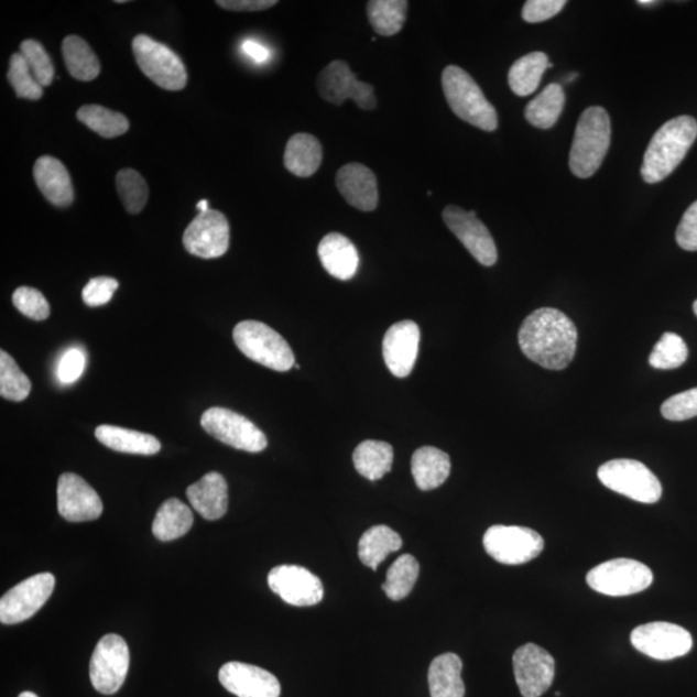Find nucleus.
<instances>
[{
    "mask_svg": "<svg viewBox=\"0 0 697 697\" xmlns=\"http://www.w3.org/2000/svg\"><path fill=\"white\" fill-rule=\"evenodd\" d=\"M519 341L530 361L546 370L560 371L575 357L577 329L565 313L554 307H542L524 319Z\"/></svg>",
    "mask_w": 697,
    "mask_h": 697,
    "instance_id": "obj_1",
    "label": "nucleus"
},
{
    "mask_svg": "<svg viewBox=\"0 0 697 697\" xmlns=\"http://www.w3.org/2000/svg\"><path fill=\"white\" fill-rule=\"evenodd\" d=\"M697 138V122L684 116L671 119L654 134L644 154L641 175L647 184L668 177L685 160Z\"/></svg>",
    "mask_w": 697,
    "mask_h": 697,
    "instance_id": "obj_2",
    "label": "nucleus"
},
{
    "mask_svg": "<svg viewBox=\"0 0 697 697\" xmlns=\"http://www.w3.org/2000/svg\"><path fill=\"white\" fill-rule=\"evenodd\" d=\"M611 142L609 112L601 107H591L582 112L576 126L569 168L580 178L593 176L605 160Z\"/></svg>",
    "mask_w": 697,
    "mask_h": 697,
    "instance_id": "obj_3",
    "label": "nucleus"
},
{
    "mask_svg": "<svg viewBox=\"0 0 697 697\" xmlns=\"http://www.w3.org/2000/svg\"><path fill=\"white\" fill-rule=\"evenodd\" d=\"M442 87H444L449 108L464 122L487 132L498 129L497 109L486 99L476 80L461 67L447 66L442 74Z\"/></svg>",
    "mask_w": 697,
    "mask_h": 697,
    "instance_id": "obj_4",
    "label": "nucleus"
},
{
    "mask_svg": "<svg viewBox=\"0 0 697 697\" xmlns=\"http://www.w3.org/2000/svg\"><path fill=\"white\" fill-rule=\"evenodd\" d=\"M232 339L247 358L266 369L286 372L295 364L294 351L288 342L261 322H241L232 331Z\"/></svg>",
    "mask_w": 697,
    "mask_h": 697,
    "instance_id": "obj_5",
    "label": "nucleus"
},
{
    "mask_svg": "<svg viewBox=\"0 0 697 697\" xmlns=\"http://www.w3.org/2000/svg\"><path fill=\"white\" fill-rule=\"evenodd\" d=\"M597 475L607 489L642 504H655L662 499L661 481L641 461L629 459L607 461L598 469Z\"/></svg>",
    "mask_w": 697,
    "mask_h": 697,
    "instance_id": "obj_6",
    "label": "nucleus"
},
{
    "mask_svg": "<svg viewBox=\"0 0 697 697\" xmlns=\"http://www.w3.org/2000/svg\"><path fill=\"white\" fill-rule=\"evenodd\" d=\"M134 58L150 80L167 91H182L187 81L185 66L174 51L152 37L140 34L132 42Z\"/></svg>",
    "mask_w": 697,
    "mask_h": 697,
    "instance_id": "obj_7",
    "label": "nucleus"
},
{
    "mask_svg": "<svg viewBox=\"0 0 697 697\" xmlns=\"http://www.w3.org/2000/svg\"><path fill=\"white\" fill-rule=\"evenodd\" d=\"M654 574L639 560L619 558L605 562L590 569L588 586L598 593L609 597H627L641 593L650 588Z\"/></svg>",
    "mask_w": 697,
    "mask_h": 697,
    "instance_id": "obj_8",
    "label": "nucleus"
},
{
    "mask_svg": "<svg viewBox=\"0 0 697 697\" xmlns=\"http://www.w3.org/2000/svg\"><path fill=\"white\" fill-rule=\"evenodd\" d=\"M483 545L487 554L499 564L519 566L538 557L545 543L534 530L497 524L486 531Z\"/></svg>",
    "mask_w": 697,
    "mask_h": 697,
    "instance_id": "obj_9",
    "label": "nucleus"
},
{
    "mask_svg": "<svg viewBox=\"0 0 697 697\" xmlns=\"http://www.w3.org/2000/svg\"><path fill=\"white\" fill-rule=\"evenodd\" d=\"M200 425L217 440L241 451L258 454L268 447L265 434L251 420L228 409H208L202 415Z\"/></svg>",
    "mask_w": 697,
    "mask_h": 697,
    "instance_id": "obj_10",
    "label": "nucleus"
},
{
    "mask_svg": "<svg viewBox=\"0 0 697 697\" xmlns=\"http://www.w3.org/2000/svg\"><path fill=\"white\" fill-rule=\"evenodd\" d=\"M130 669V649L122 636H102L89 664V677L96 691L112 695L124 684Z\"/></svg>",
    "mask_w": 697,
    "mask_h": 697,
    "instance_id": "obj_11",
    "label": "nucleus"
},
{
    "mask_svg": "<svg viewBox=\"0 0 697 697\" xmlns=\"http://www.w3.org/2000/svg\"><path fill=\"white\" fill-rule=\"evenodd\" d=\"M56 586L55 576L37 574L18 584L0 599V621L6 625L22 623L47 603Z\"/></svg>",
    "mask_w": 697,
    "mask_h": 697,
    "instance_id": "obj_12",
    "label": "nucleus"
},
{
    "mask_svg": "<svg viewBox=\"0 0 697 697\" xmlns=\"http://www.w3.org/2000/svg\"><path fill=\"white\" fill-rule=\"evenodd\" d=\"M317 87L322 99L336 107L347 100H353L363 110H373L378 105L373 86L359 80L341 59H335L320 72Z\"/></svg>",
    "mask_w": 697,
    "mask_h": 697,
    "instance_id": "obj_13",
    "label": "nucleus"
},
{
    "mask_svg": "<svg viewBox=\"0 0 697 697\" xmlns=\"http://www.w3.org/2000/svg\"><path fill=\"white\" fill-rule=\"evenodd\" d=\"M631 641L636 651L662 662L687 655L694 644L685 628L665 621L636 627Z\"/></svg>",
    "mask_w": 697,
    "mask_h": 697,
    "instance_id": "obj_14",
    "label": "nucleus"
},
{
    "mask_svg": "<svg viewBox=\"0 0 697 697\" xmlns=\"http://www.w3.org/2000/svg\"><path fill=\"white\" fill-rule=\"evenodd\" d=\"M185 250L202 259H217L229 250L230 227L227 217L216 209L199 213L183 238Z\"/></svg>",
    "mask_w": 697,
    "mask_h": 697,
    "instance_id": "obj_15",
    "label": "nucleus"
},
{
    "mask_svg": "<svg viewBox=\"0 0 697 697\" xmlns=\"http://www.w3.org/2000/svg\"><path fill=\"white\" fill-rule=\"evenodd\" d=\"M447 228L454 232L479 264L493 266L498 261V249L486 225L478 220L475 211H465L457 206H447L442 214Z\"/></svg>",
    "mask_w": 697,
    "mask_h": 697,
    "instance_id": "obj_16",
    "label": "nucleus"
},
{
    "mask_svg": "<svg viewBox=\"0 0 697 697\" xmlns=\"http://www.w3.org/2000/svg\"><path fill=\"white\" fill-rule=\"evenodd\" d=\"M513 668L523 697H540L551 688L556 676V662L548 651L527 643L514 652Z\"/></svg>",
    "mask_w": 697,
    "mask_h": 697,
    "instance_id": "obj_17",
    "label": "nucleus"
},
{
    "mask_svg": "<svg viewBox=\"0 0 697 697\" xmlns=\"http://www.w3.org/2000/svg\"><path fill=\"white\" fill-rule=\"evenodd\" d=\"M268 584L275 595L291 606H316L325 596L319 577L300 566L274 567L268 575Z\"/></svg>",
    "mask_w": 697,
    "mask_h": 697,
    "instance_id": "obj_18",
    "label": "nucleus"
},
{
    "mask_svg": "<svg viewBox=\"0 0 697 697\" xmlns=\"http://www.w3.org/2000/svg\"><path fill=\"white\" fill-rule=\"evenodd\" d=\"M57 508L64 520L75 523L100 519L104 511L99 493L74 473H64L58 479Z\"/></svg>",
    "mask_w": 697,
    "mask_h": 697,
    "instance_id": "obj_19",
    "label": "nucleus"
},
{
    "mask_svg": "<svg viewBox=\"0 0 697 697\" xmlns=\"http://www.w3.org/2000/svg\"><path fill=\"white\" fill-rule=\"evenodd\" d=\"M420 348V328L412 320H402L388 329L382 355L395 378H407L414 370Z\"/></svg>",
    "mask_w": 697,
    "mask_h": 697,
    "instance_id": "obj_20",
    "label": "nucleus"
},
{
    "mask_svg": "<svg viewBox=\"0 0 697 697\" xmlns=\"http://www.w3.org/2000/svg\"><path fill=\"white\" fill-rule=\"evenodd\" d=\"M220 684L238 697H280V680L259 666L231 662L219 673Z\"/></svg>",
    "mask_w": 697,
    "mask_h": 697,
    "instance_id": "obj_21",
    "label": "nucleus"
},
{
    "mask_svg": "<svg viewBox=\"0 0 697 697\" xmlns=\"http://www.w3.org/2000/svg\"><path fill=\"white\" fill-rule=\"evenodd\" d=\"M336 186L348 205L359 211L371 213L379 205L378 179L361 163H349L337 172Z\"/></svg>",
    "mask_w": 697,
    "mask_h": 697,
    "instance_id": "obj_22",
    "label": "nucleus"
},
{
    "mask_svg": "<svg viewBox=\"0 0 697 697\" xmlns=\"http://www.w3.org/2000/svg\"><path fill=\"white\" fill-rule=\"evenodd\" d=\"M186 497L205 520H220L228 512V483L216 471L207 473L198 482L187 487Z\"/></svg>",
    "mask_w": 697,
    "mask_h": 697,
    "instance_id": "obj_23",
    "label": "nucleus"
},
{
    "mask_svg": "<svg viewBox=\"0 0 697 697\" xmlns=\"http://www.w3.org/2000/svg\"><path fill=\"white\" fill-rule=\"evenodd\" d=\"M318 257L328 274L340 281H349L358 272L359 253L349 238L340 232H329L318 246Z\"/></svg>",
    "mask_w": 697,
    "mask_h": 697,
    "instance_id": "obj_24",
    "label": "nucleus"
},
{
    "mask_svg": "<svg viewBox=\"0 0 697 697\" xmlns=\"http://www.w3.org/2000/svg\"><path fill=\"white\" fill-rule=\"evenodd\" d=\"M34 178L52 205L64 208L73 204L74 189L69 172L54 156L44 155L35 162Z\"/></svg>",
    "mask_w": 697,
    "mask_h": 697,
    "instance_id": "obj_25",
    "label": "nucleus"
},
{
    "mask_svg": "<svg viewBox=\"0 0 697 697\" xmlns=\"http://www.w3.org/2000/svg\"><path fill=\"white\" fill-rule=\"evenodd\" d=\"M411 470L420 490H436L451 473V460L440 449L426 446L418 448L412 456Z\"/></svg>",
    "mask_w": 697,
    "mask_h": 697,
    "instance_id": "obj_26",
    "label": "nucleus"
},
{
    "mask_svg": "<svg viewBox=\"0 0 697 697\" xmlns=\"http://www.w3.org/2000/svg\"><path fill=\"white\" fill-rule=\"evenodd\" d=\"M95 436L104 446L122 454L152 456L162 448L161 442L154 436L119 426L101 425Z\"/></svg>",
    "mask_w": 697,
    "mask_h": 697,
    "instance_id": "obj_27",
    "label": "nucleus"
},
{
    "mask_svg": "<svg viewBox=\"0 0 697 697\" xmlns=\"http://www.w3.org/2000/svg\"><path fill=\"white\" fill-rule=\"evenodd\" d=\"M324 150L320 142L309 133H296L284 152V166L298 177H311L318 171Z\"/></svg>",
    "mask_w": 697,
    "mask_h": 697,
    "instance_id": "obj_28",
    "label": "nucleus"
},
{
    "mask_svg": "<svg viewBox=\"0 0 697 697\" xmlns=\"http://www.w3.org/2000/svg\"><path fill=\"white\" fill-rule=\"evenodd\" d=\"M461 672V658L453 652L434 658L428 673L431 696L464 697L465 685Z\"/></svg>",
    "mask_w": 697,
    "mask_h": 697,
    "instance_id": "obj_29",
    "label": "nucleus"
},
{
    "mask_svg": "<svg viewBox=\"0 0 697 697\" xmlns=\"http://www.w3.org/2000/svg\"><path fill=\"white\" fill-rule=\"evenodd\" d=\"M402 538L391 527L380 524L367 530L359 540L358 556L362 564L377 571L378 567L386 559L389 554L402 548Z\"/></svg>",
    "mask_w": 697,
    "mask_h": 697,
    "instance_id": "obj_30",
    "label": "nucleus"
},
{
    "mask_svg": "<svg viewBox=\"0 0 697 697\" xmlns=\"http://www.w3.org/2000/svg\"><path fill=\"white\" fill-rule=\"evenodd\" d=\"M194 516L190 508L178 499L164 501L153 522V534L161 542H172L190 531Z\"/></svg>",
    "mask_w": 697,
    "mask_h": 697,
    "instance_id": "obj_31",
    "label": "nucleus"
},
{
    "mask_svg": "<svg viewBox=\"0 0 697 697\" xmlns=\"http://www.w3.org/2000/svg\"><path fill=\"white\" fill-rule=\"evenodd\" d=\"M393 459V447L381 440H364L353 454L358 473L370 481H379L389 473L392 470Z\"/></svg>",
    "mask_w": 697,
    "mask_h": 697,
    "instance_id": "obj_32",
    "label": "nucleus"
},
{
    "mask_svg": "<svg viewBox=\"0 0 697 697\" xmlns=\"http://www.w3.org/2000/svg\"><path fill=\"white\" fill-rule=\"evenodd\" d=\"M549 64V58L544 52H532V54L516 59L508 75L512 91L520 97L534 94Z\"/></svg>",
    "mask_w": 697,
    "mask_h": 697,
    "instance_id": "obj_33",
    "label": "nucleus"
},
{
    "mask_svg": "<svg viewBox=\"0 0 697 697\" xmlns=\"http://www.w3.org/2000/svg\"><path fill=\"white\" fill-rule=\"evenodd\" d=\"M566 96L560 85L552 84L527 104L524 116L537 129L549 130L564 111Z\"/></svg>",
    "mask_w": 697,
    "mask_h": 697,
    "instance_id": "obj_34",
    "label": "nucleus"
},
{
    "mask_svg": "<svg viewBox=\"0 0 697 697\" xmlns=\"http://www.w3.org/2000/svg\"><path fill=\"white\" fill-rule=\"evenodd\" d=\"M63 56L72 77L81 81L99 77L101 66L89 44L78 35L66 36L63 42Z\"/></svg>",
    "mask_w": 697,
    "mask_h": 697,
    "instance_id": "obj_35",
    "label": "nucleus"
},
{
    "mask_svg": "<svg viewBox=\"0 0 697 697\" xmlns=\"http://www.w3.org/2000/svg\"><path fill=\"white\" fill-rule=\"evenodd\" d=\"M409 2L406 0H371L367 4V14L371 25L381 36L399 34L406 21Z\"/></svg>",
    "mask_w": 697,
    "mask_h": 697,
    "instance_id": "obj_36",
    "label": "nucleus"
},
{
    "mask_svg": "<svg viewBox=\"0 0 697 697\" xmlns=\"http://www.w3.org/2000/svg\"><path fill=\"white\" fill-rule=\"evenodd\" d=\"M77 118L89 130L99 133L105 139L122 137L130 130V122L126 116L100 105H85L78 110Z\"/></svg>",
    "mask_w": 697,
    "mask_h": 697,
    "instance_id": "obj_37",
    "label": "nucleus"
},
{
    "mask_svg": "<svg viewBox=\"0 0 697 697\" xmlns=\"http://www.w3.org/2000/svg\"><path fill=\"white\" fill-rule=\"evenodd\" d=\"M418 574L420 565L416 558L411 556V554H403L389 567L386 580L382 584V590L393 601H401L414 589Z\"/></svg>",
    "mask_w": 697,
    "mask_h": 697,
    "instance_id": "obj_38",
    "label": "nucleus"
},
{
    "mask_svg": "<svg viewBox=\"0 0 697 697\" xmlns=\"http://www.w3.org/2000/svg\"><path fill=\"white\" fill-rule=\"evenodd\" d=\"M30 391L32 382L26 374L9 353L0 351V395L4 400L22 402L28 399Z\"/></svg>",
    "mask_w": 697,
    "mask_h": 697,
    "instance_id": "obj_39",
    "label": "nucleus"
},
{
    "mask_svg": "<svg viewBox=\"0 0 697 697\" xmlns=\"http://www.w3.org/2000/svg\"><path fill=\"white\" fill-rule=\"evenodd\" d=\"M117 190L127 213L140 214L149 199V187L145 178L138 171L124 168L118 172Z\"/></svg>",
    "mask_w": 697,
    "mask_h": 697,
    "instance_id": "obj_40",
    "label": "nucleus"
},
{
    "mask_svg": "<svg viewBox=\"0 0 697 697\" xmlns=\"http://www.w3.org/2000/svg\"><path fill=\"white\" fill-rule=\"evenodd\" d=\"M688 357L687 345L677 334L666 333L655 345L649 362L656 370L678 369Z\"/></svg>",
    "mask_w": 697,
    "mask_h": 697,
    "instance_id": "obj_41",
    "label": "nucleus"
},
{
    "mask_svg": "<svg viewBox=\"0 0 697 697\" xmlns=\"http://www.w3.org/2000/svg\"><path fill=\"white\" fill-rule=\"evenodd\" d=\"M7 77L20 99L36 101L43 96V87L37 84L26 59L21 54L12 55Z\"/></svg>",
    "mask_w": 697,
    "mask_h": 697,
    "instance_id": "obj_42",
    "label": "nucleus"
},
{
    "mask_svg": "<svg viewBox=\"0 0 697 697\" xmlns=\"http://www.w3.org/2000/svg\"><path fill=\"white\" fill-rule=\"evenodd\" d=\"M20 50L37 84L42 87L51 86L55 79V66L42 44L34 40H26L21 43Z\"/></svg>",
    "mask_w": 697,
    "mask_h": 697,
    "instance_id": "obj_43",
    "label": "nucleus"
},
{
    "mask_svg": "<svg viewBox=\"0 0 697 697\" xmlns=\"http://www.w3.org/2000/svg\"><path fill=\"white\" fill-rule=\"evenodd\" d=\"M12 302L17 309L30 319L41 322L50 317V304L36 288L26 286L18 288L14 291Z\"/></svg>",
    "mask_w": 697,
    "mask_h": 697,
    "instance_id": "obj_44",
    "label": "nucleus"
},
{
    "mask_svg": "<svg viewBox=\"0 0 697 697\" xmlns=\"http://www.w3.org/2000/svg\"><path fill=\"white\" fill-rule=\"evenodd\" d=\"M662 415L671 422H685L697 416V388L671 396L662 406Z\"/></svg>",
    "mask_w": 697,
    "mask_h": 697,
    "instance_id": "obj_45",
    "label": "nucleus"
},
{
    "mask_svg": "<svg viewBox=\"0 0 697 697\" xmlns=\"http://www.w3.org/2000/svg\"><path fill=\"white\" fill-rule=\"evenodd\" d=\"M118 287L119 283L117 280L110 279V276H97V279L86 284L84 292H81V297H84V302L88 306H102L110 302Z\"/></svg>",
    "mask_w": 697,
    "mask_h": 697,
    "instance_id": "obj_46",
    "label": "nucleus"
},
{
    "mask_svg": "<svg viewBox=\"0 0 697 697\" xmlns=\"http://www.w3.org/2000/svg\"><path fill=\"white\" fill-rule=\"evenodd\" d=\"M86 367V356L84 351L78 348H73L66 351V353L59 359L57 366V379L62 384H73L77 381L81 373H84Z\"/></svg>",
    "mask_w": 697,
    "mask_h": 697,
    "instance_id": "obj_47",
    "label": "nucleus"
},
{
    "mask_svg": "<svg viewBox=\"0 0 697 697\" xmlns=\"http://www.w3.org/2000/svg\"><path fill=\"white\" fill-rule=\"evenodd\" d=\"M565 6V0H529L524 3L522 18L531 24H536L557 17Z\"/></svg>",
    "mask_w": 697,
    "mask_h": 697,
    "instance_id": "obj_48",
    "label": "nucleus"
},
{
    "mask_svg": "<svg viewBox=\"0 0 697 697\" xmlns=\"http://www.w3.org/2000/svg\"><path fill=\"white\" fill-rule=\"evenodd\" d=\"M677 243L686 251H697V200L689 206L678 225Z\"/></svg>",
    "mask_w": 697,
    "mask_h": 697,
    "instance_id": "obj_49",
    "label": "nucleus"
},
{
    "mask_svg": "<svg viewBox=\"0 0 697 697\" xmlns=\"http://www.w3.org/2000/svg\"><path fill=\"white\" fill-rule=\"evenodd\" d=\"M216 4L229 11L258 12L272 9L279 2L276 0H219Z\"/></svg>",
    "mask_w": 697,
    "mask_h": 697,
    "instance_id": "obj_50",
    "label": "nucleus"
},
{
    "mask_svg": "<svg viewBox=\"0 0 697 697\" xmlns=\"http://www.w3.org/2000/svg\"><path fill=\"white\" fill-rule=\"evenodd\" d=\"M243 54L251 58L253 63L264 64L270 58V51L254 40H246L242 43Z\"/></svg>",
    "mask_w": 697,
    "mask_h": 697,
    "instance_id": "obj_51",
    "label": "nucleus"
},
{
    "mask_svg": "<svg viewBox=\"0 0 697 697\" xmlns=\"http://www.w3.org/2000/svg\"><path fill=\"white\" fill-rule=\"evenodd\" d=\"M197 208L199 209V213L208 211V209H209L208 202L207 200H200L199 204L197 205Z\"/></svg>",
    "mask_w": 697,
    "mask_h": 697,
    "instance_id": "obj_52",
    "label": "nucleus"
},
{
    "mask_svg": "<svg viewBox=\"0 0 697 697\" xmlns=\"http://www.w3.org/2000/svg\"><path fill=\"white\" fill-rule=\"evenodd\" d=\"M19 697H40V696L35 695L34 693L25 691V693L20 694Z\"/></svg>",
    "mask_w": 697,
    "mask_h": 697,
    "instance_id": "obj_53",
    "label": "nucleus"
},
{
    "mask_svg": "<svg viewBox=\"0 0 697 697\" xmlns=\"http://www.w3.org/2000/svg\"><path fill=\"white\" fill-rule=\"evenodd\" d=\"M655 2H652V0H640L639 4L644 6V4H654Z\"/></svg>",
    "mask_w": 697,
    "mask_h": 697,
    "instance_id": "obj_54",
    "label": "nucleus"
},
{
    "mask_svg": "<svg viewBox=\"0 0 697 697\" xmlns=\"http://www.w3.org/2000/svg\"><path fill=\"white\" fill-rule=\"evenodd\" d=\"M694 313L696 314V317H697V300H696V302L694 303Z\"/></svg>",
    "mask_w": 697,
    "mask_h": 697,
    "instance_id": "obj_55",
    "label": "nucleus"
}]
</instances>
